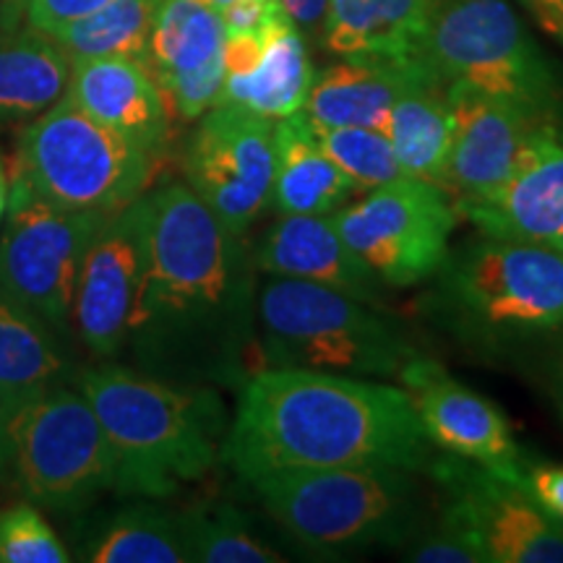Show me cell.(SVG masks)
Returning a JSON list of instances; mask_svg holds the SVG:
<instances>
[{
  "instance_id": "8",
  "label": "cell",
  "mask_w": 563,
  "mask_h": 563,
  "mask_svg": "<svg viewBox=\"0 0 563 563\" xmlns=\"http://www.w3.org/2000/svg\"><path fill=\"white\" fill-rule=\"evenodd\" d=\"M420 58L443 84H470L559 123L563 87L509 0H439Z\"/></svg>"
},
{
  "instance_id": "36",
  "label": "cell",
  "mask_w": 563,
  "mask_h": 563,
  "mask_svg": "<svg viewBox=\"0 0 563 563\" xmlns=\"http://www.w3.org/2000/svg\"><path fill=\"white\" fill-rule=\"evenodd\" d=\"M525 488L548 514L563 519V464H527Z\"/></svg>"
},
{
  "instance_id": "5",
  "label": "cell",
  "mask_w": 563,
  "mask_h": 563,
  "mask_svg": "<svg viewBox=\"0 0 563 563\" xmlns=\"http://www.w3.org/2000/svg\"><path fill=\"white\" fill-rule=\"evenodd\" d=\"M249 485L274 522L319 555L405 548L428 527L426 488L410 470H287Z\"/></svg>"
},
{
  "instance_id": "15",
  "label": "cell",
  "mask_w": 563,
  "mask_h": 563,
  "mask_svg": "<svg viewBox=\"0 0 563 563\" xmlns=\"http://www.w3.org/2000/svg\"><path fill=\"white\" fill-rule=\"evenodd\" d=\"M446 102L452 112V154L443 191L456 209L496 191L517 170L534 139L559 125L460 81L446 84Z\"/></svg>"
},
{
  "instance_id": "17",
  "label": "cell",
  "mask_w": 563,
  "mask_h": 563,
  "mask_svg": "<svg viewBox=\"0 0 563 563\" xmlns=\"http://www.w3.org/2000/svg\"><path fill=\"white\" fill-rule=\"evenodd\" d=\"M224 26L199 0H162L154 16L146 66L180 121H196L220 97Z\"/></svg>"
},
{
  "instance_id": "19",
  "label": "cell",
  "mask_w": 563,
  "mask_h": 563,
  "mask_svg": "<svg viewBox=\"0 0 563 563\" xmlns=\"http://www.w3.org/2000/svg\"><path fill=\"white\" fill-rule=\"evenodd\" d=\"M253 262L266 277L313 282L368 306H384L386 287L344 243L332 214H282L253 249Z\"/></svg>"
},
{
  "instance_id": "6",
  "label": "cell",
  "mask_w": 563,
  "mask_h": 563,
  "mask_svg": "<svg viewBox=\"0 0 563 563\" xmlns=\"http://www.w3.org/2000/svg\"><path fill=\"white\" fill-rule=\"evenodd\" d=\"M256 329L264 368L391 378L418 355L402 323L376 306L302 279L258 285Z\"/></svg>"
},
{
  "instance_id": "31",
  "label": "cell",
  "mask_w": 563,
  "mask_h": 563,
  "mask_svg": "<svg viewBox=\"0 0 563 563\" xmlns=\"http://www.w3.org/2000/svg\"><path fill=\"white\" fill-rule=\"evenodd\" d=\"M311 121V118H308ZM321 150L361 191L402 178V167L394 157L386 133L361 129V125H321L313 123Z\"/></svg>"
},
{
  "instance_id": "18",
  "label": "cell",
  "mask_w": 563,
  "mask_h": 563,
  "mask_svg": "<svg viewBox=\"0 0 563 563\" xmlns=\"http://www.w3.org/2000/svg\"><path fill=\"white\" fill-rule=\"evenodd\" d=\"M481 235L551 245L563 235V131L551 125L534 139L519 167L496 191L462 203Z\"/></svg>"
},
{
  "instance_id": "34",
  "label": "cell",
  "mask_w": 563,
  "mask_h": 563,
  "mask_svg": "<svg viewBox=\"0 0 563 563\" xmlns=\"http://www.w3.org/2000/svg\"><path fill=\"white\" fill-rule=\"evenodd\" d=\"M104 3H110V0H30L24 19L26 26L53 37L63 26L89 16V13L102 9Z\"/></svg>"
},
{
  "instance_id": "7",
  "label": "cell",
  "mask_w": 563,
  "mask_h": 563,
  "mask_svg": "<svg viewBox=\"0 0 563 563\" xmlns=\"http://www.w3.org/2000/svg\"><path fill=\"white\" fill-rule=\"evenodd\" d=\"M115 452L79 389L53 384L0 412V483L53 511L115 490Z\"/></svg>"
},
{
  "instance_id": "29",
  "label": "cell",
  "mask_w": 563,
  "mask_h": 563,
  "mask_svg": "<svg viewBox=\"0 0 563 563\" xmlns=\"http://www.w3.org/2000/svg\"><path fill=\"white\" fill-rule=\"evenodd\" d=\"M162 0H110L102 9L53 34L70 60L133 58L146 63Z\"/></svg>"
},
{
  "instance_id": "32",
  "label": "cell",
  "mask_w": 563,
  "mask_h": 563,
  "mask_svg": "<svg viewBox=\"0 0 563 563\" xmlns=\"http://www.w3.org/2000/svg\"><path fill=\"white\" fill-rule=\"evenodd\" d=\"M66 545L34 504L21 501L0 511V563H66Z\"/></svg>"
},
{
  "instance_id": "22",
  "label": "cell",
  "mask_w": 563,
  "mask_h": 563,
  "mask_svg": "<svg viewBox=\"0 0 563 563\" xmlns=\"http://www.w3.org/2000/svg\"><path fill=\"white\" fill-rule=\"evenodd\" d=\"M439 0H329L321 45L336 58H420Z\"/></svg>"
},
{
  "instance_id": "1",
  "label": "cell",
  "mask_w": 563,
  "mask_h": 563,
  "mask_svg": "<svg viewBox=\"0 0 563 563\" xmlns=\"http://www.w3.org/2000/svg\"><path fill=\"white\" fill-rule=\"evenodd\" d=\"M144 253L133 300V368L186 386L241 389L258 368L256 262L183 183L141 196Z\"/></svg>"
},
{
  "instance_id": "41",
  "label": "cell",
  "mask_w": 563,
  "mask_h": 563,
  "mask_svg": "<svg viewBox=\"0 0 563 563\" xmlns=\"http://www.w3.org/2000/svg\"><path fill=\"white\" fill-rule=\"evenodd\" d=\"M5 203H9V175H5L3 159H0V222H3Z\"/></svg>"
},
{
  "instance_id": "30",
  "label": "cell",
  "mask_w": 563,
  "mask_h": 563,
  "mask_svg": "<svg viewBox=\"0 0 563 563\" xmlns=\"http://www.w3.org/2000/svg\"><path fill=\"white\" fill-rule=\"evenodd\" d=\"M188 561L196 563H277L285 561L258 538L253 525L230 504H199L183 509Z\"/></svg>"
},
{
  "instance_id": "4",
  "label": "cell",
  "mask_w": 563,
  "mask_h": 563,
  "mask_svg": "<svg viewBox=\"0 0 563 563\" xmlns=\"http://www.w3.org/2000/svg\"><path fill=\"white\" fill-rule=\"evenodd\" d=\"M426 295L431 319L483 352L563 332V256L553 245L483 235L449 251Z\"/></svg>"
},
{
  "instance_id": "40",
  "label": "cell",
  "mask_w": 563,
  "mask_h": 563,
  "mask_svg": "<svg viewBox=\"0 0 563 563\" xmlns=\"http://www.w3.org/2000/svg\"><path fill=\"white\" fill-rule=\"evenodd\" d=\"M551 391L555 399V410H559L561 420H563V342L559 352L553 357V368H551Z\"/></svg>"
},
{
  "instance_id": "28",
  "label": "cell",
  "mask_w": 563,
  "mask_h": 563,
  "mask_svg": "<svg viewBox=\"0 0 563 563\" xmlns=\"http://www.w3.org/2000/svg\"><path fill=\"white\" fill-rule=\"evenodd\" d=\"M79 559L89 563H186L183 514L157 504L123 509L81 548Z\"/></svg>"
},
{
  "instance_id": "12",
  "label": "cell",
  "mask_w": 563,
  "mask_h": 563,
  "mask_svg": "<svg viewBox=\"0 0 563 563\" xmlns=\"http://www.w3.org/2000/svg\"><path fill=\"white\" fill-rule=\"evenodd\" d=\"M183 173L211 214L245 235L272 203L274 121L235 104H211L188 141Z\"/></svg>"
},
{
  "instance_id": "35",
  "label": "cell",
  "mask_w": 563,
  "mask_h": 563,
  "mask_svg": "<svg viewBox=\"0 0 563 563\" xmlns=\"http://www.w3.org/2000/svg\"><path fill=\"white\" fill-rule=\"evenodd\" d=\"M217 13L222 19L224 34H262L287 16L279 0H235Z\"/></svg>"
},
{
  "instance_id": "23",
  "label": "cell",
  "mask_w": 563,
  "mask_h": 563,
  "mask_svg": "<svg viewBox=\"0 0 563 563\" xmlns=\"http://www.w3.org/2000/svg\"><path fill=\"white\" fill-rule=\"evenodd\" d=\"M357 191L321 150L306 112L274 121L272 203L282 214H334Z\"/></svg>"
},
{
  "instance_id": "39",
  "label": "cell",
  "mask_w": 563,
  "mask_h": 563,
  "mask_svg": "<svg viewBox=\"0 0 563 563\" xmlns=\"http://www.w3.org/2000/svg\"><path fill=\"white\" fill-rule=\"evenodd\" d=\"M26 5H30V0H0V26H5V30L21 26Z\"/></svg>"
},
{
  "instance_id": "26",
  "label": "cell",
  "mask_w": 563,
  "mask_h": 563,
  "mask_svg": "<svg viewBox=\"0 0 563 563\" xmlns=\"http://www.w3.org/2000/svg\"><path fill=\"white\" fill-rule=\"evenodd\" d=\"M386 136L405 178H418L443 188L452 154V112L446 84L426 74L407 84L391 104Z\"/></svg>"
},
{
  "instance_id": "10",
  "label": "cell",
  "mask_w": 563,
  "mask_h": 563,
  "mask_svg": "<svg viewBox=\"0 0 563 563\" xmlns=\"http://www.w3.org/2000/svg\"><path fill=\"white\" fill-rule=\"evenodd\" d=\"M104 220L100 211L58 207L13 170L0 222V295L68 332L84 256Z\"/></svg>"
},
{
  "instance_id": "42",
  "label": "cell",
  "mask_w": 563,
  "mask_h": 563,
  "mask_svg": "<svg viewBox=\"0 0 563 563\" xmlns=\"http://www.w3.org/2000/svg\"><path fill=\"white\" fill-rule=\"evenodd\" d=\"M199 3H203V5H209V9H214V11H222V9H224V5L235 3V0H199Z\"/></svg>"
},
{
  "instance_id": "13",
  "label": "cell",
  "mask_w": 563,
  "mask_h": 563,
  "mask_svg": "<svg viewBox=\"0 0 563 563\" xmlns=\"http://www.w3.org/2000/svg\"><path fill=\"white\" fill-rule=\"evenodd\" d=\"M428 477L443 493L441 511L473 532L485 563H563V519L522 485L446 452L435 454Z\"/></svg>"
},
{
  "instance_id": "11",
  "label": "cell",
  "mask_w": 563,
  "mask_h": 563,
  "mask_svg": "<svg viewBox=\"0 0 563 563\" xmlns=\"http://www.w3.org/2000/svg\"><path fill=\"white\" fill-rule=\"evenodd\" d=\"M332 217L384 287H412L439 272L460 211L443 188L402 175Z\"/></svg>"
},
{
  "instance_id": "25",
  "label": "cell",
  "mask_w": 563,
  "mask_h": 563,
  "mask_svg": "<svg viewBox=\"0 0 563 563\" xmlns=\"http://www.w3.org/2000/svg\"><path fill=\"white\" fill-rule=\"evenodd\" d=\"M70 58L32 26H0V125L34 121L66 95Z\"/></svg>"
},
{
  "instance_id": "38",
  "label": "cell",
  "mask_w": 563,
  "mask_h": 563,
  "mask_svg": "<svg viewBox=\"0 0 563 563\" xmlns=\"http://www.w3.org/2000/svg\"><path fill=\"white\" fill-rule=\"evenodd\" d=\"M551 37L563 42V0H519Z\"/></svg>"
},
{
  "instance_id": "2",
  "label": "cell",
  "mask_w": 563,
  "mask_h": 563,
  "mask_svg": "<svg viewBox=\"0 0 563 563\" xmlns=\"http://www.w3.org/2000/svg\"><path fill=\"white\" fill-rule=\"evenodd\" d=\"M433 460L405 389L302 368H258L245 378L222 443V464L245 483L334 467L428 475Z\"/></svg>"
},
{
  "instance_id": "3",
  "label": "cell",
  "mask_w": 563,
  "mask_h": 563,
  "mask_svg": "<svg viewBox=\"0 0 563 563\" xmlns=\"http://www.w3.org/2000/svg\"><path fill=\"white\" fill-rule=\"evenodd\" d=\"M76 384L115 452L123 496L159 501L222 462L230 415L214 386L170 384L108 361L79 371Z\"/></svg>"
},
{
  "instance_id": "16",
  "label": "cell",
  "mask_w": 563,
  "mask_h": 563,
  "mask_svg": "<svg viewBox=\"0 0 563 563\" xmlns=\"http://www.w3.org/2000/svg\"><path fill=\"white\" fill-rule=\"evenodd\" d=\"M144 217L141 199L108 214L84 256L74 300V327L97 361H115L125 336L141 277Z\"/></svg>"
},
{
  "instance_id": "43",
  "label": "cell",
  "mask_w": 563,
  "mask_h": 563,
  "mask_svg": "<svg viewBox=\"0 0 563 563\" xmlns=\"http://www.w3.org/2000/svg\"><path fill=\"white\" fill-rule=\"evenodd\" d=\"M551 245H553V249H555V251H559V253H561V256H563V235H559V238H555V241H553Z\"/></svg>"
},
{
  "instance_id": "21",
  "label": "cell",
  "mask_w": 563,
  "mask_h": 563,
  "mask_svg": "<svg viewBox=\"0 0 563 563\" xmlns=\"http://www.w3.org/2000/svg\"><path fill=\"white\" fill-rule=\"evenodd\" d=\"M426 74L433 70L422 58H340L316 76L302 112L321 125H361L386 133L394 100Z\"/></svg>"
},
{
  "instance_id": "14",
  "label": "cell",
  "mask_w": 563,
  "mask_h": 563,
  "mask_svg": "<svg viewBox=\"0 0 563 563\" xmlns=\"http://www.w3.org/2000/svg\"><path fill=\"white\" fill-rule=\"evenodd\" d=\"M397 378L435 449L483 464L504 481L525 488L527 462L522 449L496 405L467 389L439 361L420 352L405 363Z\"/></svg>"
},
{
  "instance_id": "27",
  "label": "cell",
  "mask_w": 563,
  "mask_h": 563,
  "mask_svg": "<svg viewBox=\"0 0 563 563\" xmlns=\"http://www.w3.org/2000/svg\"><path fill=\"white\" fill-rule=\"evenodd\" d=\"M68 357L60 332L30 308L0 295V412L53 384H63Z\"/></svg>"
},
{
  "instance_id": "33",
  "label": "cell",
  "mask_w": 563,
  "mask_h": 563,
  "mask_svg": "<svg viewBox=\"0 0 563 563\" xmlns=\"http://www.w3.org/2000/svg\"><path fill=\"white\" fill-rule=\"evenodd\" d=\"M405 561L415 563H485V555L467 527L441 511L435 527H426L405 548Z\"/></svg>"
},
{
  "instance_id": "37",
  "label": "cell",
  "mask_w": 563,
  "mask_h": 563,
  "mask_svg": "<svg viewBox=\"0 0 563 563\" xmlns=\"http://www.w3.org/2000/svg\"><path fill=\"white\" fill-rule=\"evenodd\" d=\"M279 3L302 34H316L319 37L329 0H279Z\"/></svg>"
},
{
  "instance_id": "20",
  "label": "cell",
  "mask_w": 563,
  "mask_h": 563,
  "mask_svg": "<svg viewBox=\"0 0 563 563\" xmlns=\"http://www.w3.org/2000/svg\"><path fill=\"white\" fill-rule=\"evenodd\" d=\"M66 97L89 118L136 141L154 157L167 146L173 112L144 60H70Z\"/></svg>"
},
{
  "instance_id": "9",
  "label": "cell",
  "mask_w": 563,
  "mask_h": 563,
  "mask_svg": "<svg viewBox=\"0 0 563 563\" xmlns=\"http://www.w3.org/2000/svg\"><path fill=\"white\" fill-rule=\"evenodd\" d=\"M154 159L63 95L21 131L13 170L58 207L112 214L146 194Z\"/></svg>"
},
{
  "instance_id": "24",
  "label": "cell",
  "mask_w": 563,
  "mask_h": 563,
  "mask_svg": "<svg viewBox=\"0 0 563 563\" xmlns=\"http://www.w3.org/2000/svg\"><path fill=\"white\" fill-rule=\"evenodd\" d=\"M313 79L306 34L292 24L290 16H282L266 32L256 63L245 74L224 76L214 104H235L266 121H282L306 108Z\"/></svg>"
}]
</instances>
